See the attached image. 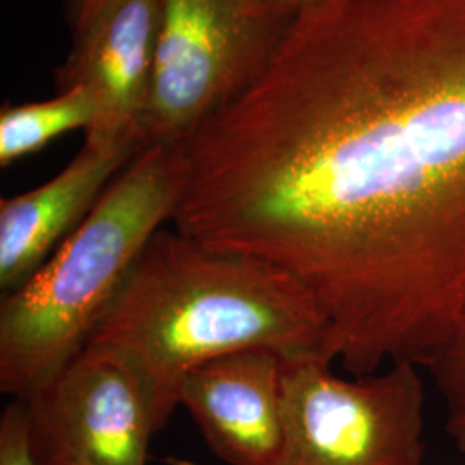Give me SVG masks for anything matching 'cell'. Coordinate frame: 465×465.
I'll list each match as a JSON object with an SVG mask.
<instances>
[{
  "label": "cell",
  "instance_id": "obj_1",
  "mask_svg": "<svg viewBox=\"0 0 465 465\" xmlns=\"http://www.w3.org/2000/svg\"><path fill=\"white\" fill-rule=\"evenodd\" d=\"M173 223L316 302L351 376L465 316V0H321L183 147Z\"/></svg>",
  "mask_w": 465,
  "mask_h": 465
},
{
  "label": "cell",
  "instance_id": "obj_7",
  "mask_svg": "<svg viewBox=\"0 0 465 465\" xmlns=\"http://www.w3.org/2000/svg\"><path fill=\"white\" fill-rule=\"evenodd\" d=\"M161 25V0H99L76 26L74 45L57 71V88L82 86L97 116L84 142L136 143L149 99Z\"/></svg>",
  "mask_w": 465,
  "mask_h": 465
},
{
  "label": "cell",
  "instance_id": "obj_5",
  "mask_svg": "<svg viewBox=\"0 0 465 465\" xmlns=\"http://www.w3.org/2000/svg\"><path fill=\"white\" fill-rule=\"evenodd\" d=\"M419 367L395 362L349 380L328 359H282V447L272 465H424Z\"/></svg>",
  "mask_w": 465,
  "mask_h": 465
},
{
  "label": "cell",
  "instance_id": "obj_13",
  "mask_svg": "<svg viewBox=\"0 0 465 465\" xmlns=\"http://www.w3.org/2000/svg\"><path fill=\"white\" fill-rule=\"evenodd\" d=\"M261 4H264L271 11H274L276 15L284 17H295L303 9L314 5L321 0H259Z\"/></svg>",
  "mask_w": 465,
  "mask_h": 465
},
{
  "label": "cell",
  "instance_id": "obj_4",
  "mask_svg": "<svg viewBox=\"0 0 465 465\" xmlns=\"http://www.w3.org/2000/svg\"><path fill=\"white\" fill-rule=\"evenodd\" d=\"M292 19L259 0H161L140 126L143 149L183 147L245 94L266 71Z\"/></svg>",
  "mask_w": 465,
  "mask_h": 465
},
{
  "label": "cell",
  "instance_id": "obj_11",
  "mask_svg": "<svg viewBox=\"0 0 465 465\" xmlns=\"http://www.w3.org/2000/svg\"><path fill=\"white\" fill-rule=\"evenodd\" d=\"M422 366L430 371L445 403V430L465 453V316Z\"/></svg>",
  "mask_w": 465,
  "mask_h": 465
},
{
  "label": "cell",
  "instance_id": "obj_3",
  "mask_svg": "<svg viewBox=\"0 0 465 465\" xmlns=\"http://www.w3.org/2000/svg\"><path fill=\"white\" fill-rule=\"evenodd\" d=\"M183 186L182 147L136 153L49 261L0 305V391L28 401L86 349Z\"/></svg>",
  "mask_w": 465,
  "mask_h": 465
},
{
  "label": "cell",
  "instance_id": "obj_2",
  "mask_svg": "<svg viewBox=\"0 0 465 465\" xmlns=\"http://www.w3.org/2000/svg\"><path fill=\"white\" fill-rule=\"evenodd\" d=\"M90 343L117 353L145 388L155 431L180 407L184 376L243 350L331 361L328 326L290 272L159 230Z\"/></svg>",
  "mask_w": 465,
  "mask_h": 465
},
{
  "label": "cell",
  "instance_id": "obj_12",
  "mask_svg": "<svg viewBox=\"0 0 465 465\" xmlns=\"http://www.w3.org/2000/svg\"><path fill=\"white\" fill-rule=\"evenodd\" d=\"M0 465H38L30 449L28 403L13 399L0 416Z\"/></svg>",
  "mask_w": 465,
  "mask_h": 465
},
{
  "label": "cell",
  "instance_id": "obj_6",
  "mask_svg": "<svg viewBox=\"0 0 465 465\" xmlns=\"http://www.w3.org/2000/svg\"><path fill=\"white\" fill-rule=\"evenodd\" d=\"M38 465H147L149 397L117 353L88 343L26 401Z\"/></svg>",
  "mask_w": 465,
  "mask_h": 465
},
{
  "label": "cell",
  "instance_id": "obj_9",
  "mask_svg": "<svg viewBox=\"0 0 465 465\" xmlns=\"http://www.w3.org/2000/svg\"><path fill=\"white\" fill-rule=\"evenodd\" d=\"M136 143L84 149L57 176L0 202V288L4 295L28 282L95 207L116 173L142 152Z\"/></svg>",
  "mask_w": 465,
  "mask_h": 465
},
{
  "label": "cell",
  "instance_id": "obj_8",
  "mask_svg": "<svg viewBox=\"0 0 465 465\" xmlns=\"http://www.w3.org/2000/svg\"><path fill=\"white\" fill-rule=\"evenodd\" d=\"M282 357L243 350L193 367L180 405L221 462L272 465L282 447Z\"/></svg>",
  "mask_w": 465,
  "mask_h": 465
},
{
  "label": "cell",
  "instance_id": "obj_14",
  "mask_svg": "<svg viewBox=\"0 0 465 465\" xmlns=\"http://www.w3.org/2000/svg\"><path fill=\"white\" fill-rule=\"evenodd\" d=\"M71 4H73L74 26H80L94 13V9L97 7L99 0H71Z\"/></svg>",
  "mask_w": 465,
  "mask_h": 465
},
{
  "label": "cell",
  "instance_id": "obj_10",
  "mask_svg": "<svg viewBox=\"0 0 465 465\" xmlns=\"http://www.w3.org/2000/svg\"><path fill=\"white\" fill-rule=\"evenodd\" d=\"M97 116L95 100L82 86L59 92L55 99L4 105L0 113V166L36 153L57 136L90 130Z\"/></svg>",
  "mask_w": 465,
  "mask_h": 465
}]
</instances>
